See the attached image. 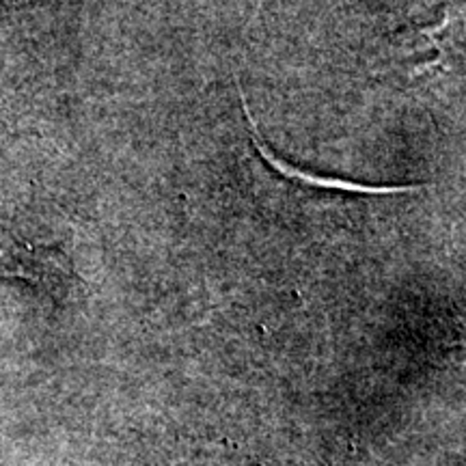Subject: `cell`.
<instances>
[{"instance_id":"obj_1","label":"cell","mask_w":466,"mask_h":466,"mask_svg":"<svg viewBox=\"0 0 466 466\" xmlns=\"http://www.w3.org/2000/svg\"><path fill=\"white\" fill-rule=\"evenodd\" d=\"M0 277L22 281L63 294L72 283V264L61 248L15 240L11 233L0 229Z\"/></svg>"}]
</instances>
